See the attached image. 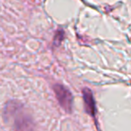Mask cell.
I'll return each instance as SVG.
<instances>
[{"label": "cell", "mask_w": 131, "mask_h": 131, "mask_svg": "<svg viewBox=\"0 0 131 131\" xmlns=\"http://www.w3.org/2000/svg\"><path fill=\"white\" fill-rule=\"evenodd\" d=\"M3 116L7 123L11 122L15 131H33L32 118L26 112L24 105L17 101H10L6 104Z\"/></svg>", "instance_id": "6da1fadb"}, {"label": "cell", "mask_w": 131, "mask_h": 131, "mask_svg": "<svg viewBox=\"0 0 131 131\" xmlns=\"http://www.w3.org/2000/svg\"><path fill=\"white\" fill-rule=\"evenodd\" d=\"M56 97L58 101L59 105L65 110L67 112H71L73 107V96L69 90L64 85L56 84L53 86Z\"/></svg>", "instance_id": "7a4b0ae2"}, {"label": "cell", "mask_w": 131, "mask_h": 131, "mask_svg": "<svg viewBox=\"0 0 131 131\" xmlns=\"http://www.w3.org/2000/svg\"><path fill=\"white\" fill-rule=\"evenodd\" d=\"M83 98H84V107H85V111L89 115H91L92 117H94L95 115V102H94V98H93V93L90 89L88 88H84L83 90Z\"/></svg>", "instance_id": "3957f363"}]
</instances>
